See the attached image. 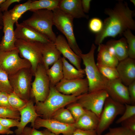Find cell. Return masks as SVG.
Here are the masks:
<instances>
[{"instance_id":"obj_2","label":"cell","mask_w":135,"mask_h":135,"mask_svg":"<svg viewBox=\"0 0 135 135\" xmlns=\"http://www.w3.org/2000/svg\"><path fill=\"white\" fill-rule=\"evenodd\" d=\"M78 97L64 94L58 91L55 86L50 84L49 92L47 98L44 102L36 103L34 106L35 110L42 118L50 119L57 110L76 102Z\"/></svg>"},{"instance_id":"obj_18","label":"cell","mask_w":135,"mask_h":135,"mask_svg":"<svg viewBox=\"0 0 135 135\" xmlns=\"http://www.w3.org/2000/svg\"><path fill=\"white\" fill-rule=\"evenodd\" d=\"M119 78L128 86L135 81V60L128 57L120 61L116 67Z\"/></svg>"},{"instance_id":"obj_29","label":"cell","mask_w":135,"mask_h":135,"mask_svg":"<svg viewBox=\"0 0 135 135\" xmlns=\"http://www.w3.org/2000/svg\"><path fill=\"white\" fill-rule=\"evenodd\" d=\"M51 118L67 124H74L75 122L70 112L64 107L57 110L53 114Z\"/></svg>"},{"instance_id":"obj_23","label":"cell","mask_w":135,"mask_h":135,"mask_svg":"<svg viewBox=\"0 0 135 135\" xmlns=\"http://www.w3.org/2000/svg\"><path fill=\"white\" fill-rule=\"evenodd\" d=\"M98 46L96 64L116 67L119 62L116 57L110 53L105 44Z\"/></svg>"},{"instance_id":"obj_7","label":"cell","mask_w":135,"mask_h":135,"mask_svg":"<svg viewBox=\"0 0 135 135\" xmlns=\"http://www.w3.org/2000/svg\"><path fill=\"white\" fill-rule=\"evenodd\" d=\"M42 44L39 42H28L17 39L15 42V46L20 57L30 63L34 76L38 65L43 64Z\"/></svg>"},{"instance_id":"obj_47","label":"cell","mask_w":135,"mask_h":135,"mask_svg":"<svg viewBox=\"0 0 135 135\" xmlns=\"http://www.w3.org/2000/svg\"><path fill=\"white\" fill-rule=\"evenodd\" d=\"M14 132L11 130L10 128H7L2 125L0 123V134H12Z\"/></svg>"},{"instance_id":"obj_44","label":"cell","mask_w":135,"mask_h":135,"mask_svg":"<svg viewBox=\"0 0 135 135\" xmlns=\"http://www.w3.org/2000/svg\"><path fill=\"white\" fill-rule=\"evenodd\" d=\"M69 135H98L96 130H85L76 128Z\"/></svg>"},{"instance_id":"obj_38","label":"cell","mask_w":135,"mask_h":135,"mask_svg":"<svg viewBox=\"0 0 135 135\" xmlns=\"http://www.w3.org/2000/svg\"><path fill=\"white\" fill-rule=\"evenodd\" d=\"M19 120L10 118H0V123L4 126L8 128L14 126L18 127L19 125Z\"/></svg>"},{"instance_id":"obj_26","label":"cell","mask_w":135,"mask_h":135,"mask_svg":"<svg viewBox=\"0 0 135 135\" xmlns=\"http://www.w3.org/2000/svg\"><path fill=\"white\" fill-rule=\"evenodd\" d=\"M46 72L50 80V84L55 86L63 78L61 58L54 63L50 68L46 70Z\"/></svg>"},{"instance_id":"obj_39","label":"cell","mask_w":135,"mask_h":135,"mask_svg":"<svg viewBox=\"0 0 135 135\" xmlns=\"http://www.w3.org/2000/svg\"><path fill=\"white\" fill-rule=\"evenodd\" d=\"M121 124L122 126L135 133V116L125 120Z\"/></svg>"},{"instance_id":"obj_48","label":"cell","mask_w":135,"mask_h":135,"mask_svg":"<svg viewBox=\"0 0 135 135\" xmlns=\"http://www.w3.org/2000/svg\"><path fill=\"white\" fill-rule=\"evenodd\" d=\"M42 132L44 135H58L46 129L44 130Z\"/></svg>"},{"instance_id":"obj_17","label":"cell","mask_w":135,"mask_h":135,"mask_svg":"<svg viewBox=\"0 0 135 135\" xmlns=\"http://www.w3.org/2000/svg\"><path fill=\"white\" fill-rule=\"evenodd\" d=\"M20 121L17 128L14 131L16 135H20L24 128L28 123L33 128L35 120L39 115L36 112L34 102L32 99L28 101L26 106L19 110Z\"/></svg>"},{"instance_id":"obj_43","label":"cell","mask_w":135,"mask_h":135,"mask_svg":"<svg viewBox=\"0 0 135 135\" xmlns=\"http://www.w3.org/2000/svg\"><path fill=\"white\" fill-rule=\"evenodd\" d=\"M8 95L5 93L0 92V106L12 109L8 102Z\"/></svg>"},{"instance_id":"obj_45","label":"cell","mask_w":135,"mask_h":135,"mask_svg":"<svg viewBox=\"0 0 135 135\" xmlns=\"http://www.w3.org/2000/svg\"><path fill=\"white\" fill-rule=\"evenodd\" d=\"M21 1L20 0H6L1 5L0 9L2 12L7 11L11 4L16 2H19Z\"/></svg>"},{"instance_id":"obj_34","label":"cell","mask_w":135,"mask_h":135,"mask_svg":"<svg viewBox=\"0 0 135 135\" xmlns=\"http://www.w3.org/2000/svg\"><path fill=\"white\" fill-rule=\"evenodd\" d=\"M67 106L66 108L70 112L75 121L82 116L86 110L81 105L76 102L70 103Z\"/></svg>"},{"instance_id":"obj_36","label":"cell","mask_w":135,"mask_h":135,"mask_svg":"<svg viewBox=\"0 0 135 135\" xmlns=\"http://www.w3.org/2000/svg\"><path fill=\"white\" fill-rule=\"evenodd\" d=\"M125 110L122 116L116 121L117 124L121 123L125 120L135 116V105L126 104Z\"/></svg>"},{"instance_id":"obj_13","label":"cell","mask_w":135,"mask_h":135,"mask_svg":"<svg viewBox=\"0 0 135 135\" xmlns=\"http://www.w3.org/2000/svg\"><path fill=\"white\" fill-rule=\"evenodd\" d=\"M41 127L45 128L57 135L62 134L63 135H69L76 129L74 124H66L52 118L44 119L38 117L35 120L33 128L38 129Z\"/></svg>"},{"instance_id":"obj_27","label":"cell","mask_w":135,"mask_h":135,"mask_svg":"<svg viewBox=\"0 0 135 135\" xmlns=\"http://www.w3.org/2000/svg\"><path fill=\"white\" fill-rule=\"evenodd\" d=\"M60 0H32L30 5V11H34L43 9L52 10L58 8Z\"/></svg>"},{"instance_id":"obj_12","label":"cell","mask_w":135,"mask_h":135,"mask_svg":"<svg viewBox=\"0 0 135 135\" xmlns=\"http://www.w3.org/2000/svg\"><path fill=\"white\" fill-rule=\"evenodd\" d=\"M55 87L58 91L64 94L76 96L88 92L89 89L86 78L69 80L62 79Z\"/></svg>"},{"instance_id":"obj_4","label":"cell","mask_w":135,"mask_h":135,"mask_svg":"<svg viewBox=\"0 0 135 135\" xmlns=\"http://www.w3.org/2000/svg\"><path fill=\"white\" fill-rule=\"evenodd\" d=\"M32 12V16L22 22L54 43L56 36L52 30L54 25L52 11L43 9Z\"/></svg>"},{"instance_id":"obj_16","label":"cell","mask_w":135,"mask_h":135,"mask_svg":"<svg viewBox=\"0 0 135 135\" xmlns=\"http://www.w3.org/2000/svg\"><path fill=\"white\" fill-rule=\"evenodd\" d=\"M15 24L16 28L14 33L16 39L42 43L51 41L46 37L22 22L19 24L18 22Z\"/></svg>"},{"instance_id":"obj_51","label":"cell","mask_w":135,"mask_h":135,"mask_svg":"<svg viewBox=\"0 0 135 135\" xmlns=\"http://www.w3.org/2000/svg\"><path fill=\"white\" fill-rule=\"evenodd\" d=\"M6 0H0V6Z\"/></svg>"},{"instance_id":"obj_33","label":"cell","mask_w":135,"mask_h":135,"mask_svg":"<svg viewBox=\"0 0 135 135\" xmlns=\"http://www.w3.org/2000/svg\"><path fill=\"white\" fill-rule=\"evenodd\" d=\"M8 99L12 108L18 111L26 106L27 102L21 99L13 92L8 94Z\"/></svg>"},{"instance_id":"obj_30","label":"cell","mask_w":135,"mask_h":135,"mask_svg":"<svg viewBox=\"0 0 135 135\" xmlns=\"http://www.w3.org/2000/svg\"><path fill=\"white\" fill-rule=\"evenodd\" d=\"M96 65L100 72L108 80L119 78L116 67L97 64Z\"/></svg>"},{"instance_id":"obj_49","label":"cell","mask_w":135,"mask_h":135,"mask_svg":"<svg viewBox=\"0 0 135 135\" xmlns=\"http://www.w3.org/2000/svg\"><path fill=\"white\" fill-rule=\"evenodd\" d=\"M3 13L0 9V25L1 26H3Z\"/></svg>"},{"instance_id":"obj_15","label":"cell","mask_w":135,"mask_h":135,"mask_svg":"<svg viewBox=\"0 0 135 135\" xmlns=\"http://www.w3.org/2000/svg\"><path fill=\"white\" fill-rule=\"evenodd\" d=\"M105 90L114 100L124 104H130L128 87L119 78L108 80Z\"/></svg>"},{"instance_id":"obj_1","label":"cell","mask_w":135,"mask_h":135,"mask_svg":"<svg viewBox=\"0 0 135 135\" xmlns=\"http://www.w3.org/2000/svg\"><path fill=\"white\" fill-rule=\"evenodd\" d=\"M105 13L108 16L103 22L101 31L96 34L95 44H102L106 38H115L123 34L126 30L135 29V22L133 19L134 11L130 10L128 4L120 0L112 8L105 9Z\"/></svg>"},{"instance_id":"obj_9","label":"cell","mask_w":135,"mask_h":135,"mask_svg":"<svg viewBox=\"0 0 135 135\" xmlns=\"http://www.w3.org/2000/svg\"><path fill=\"white\" fill-rule=\"evenodd\" d=\"M35 78L32 84L30 97L34 98L36 103L44 102L50 90V80L46 70L42 64H39L34 72Z\"/></svg>"},{"instance_id":"obj_32","label":"cell","mask_w":135,"mask_h":135,"mask_svg":"<svg viewBox=\"0 0 135 135\" xmlns=\"http://www.w3.org/2000/svg\"><path fill=\"white\" fill-rule=\"evenodd\" d=\"M126 39L128 48V57L135 59V36L131 30L128 29L122 34Z\"/></svg>"},{"instance_id":"obj_25","label":"cell","mask_w":135,"mask_h":135,"mask_svg":"<svg viewBox=\"0 0 135 135\" xmlns=\"http://www.w3.org/2000/svg\"><path fill=\"white\" fill-rule=\"evenodd\" d=\"M107 42L113 47L115 56L119 62L128 57V46L125 38L118 40H111Z\"/></svg>"},{"instance_id":"obj_31","label":"cell","mask_w":135,"mask_h":135,"mask_svg":"<svg viewBox=\"0 0 135 135\" xmlns=\"http://www.w3.org/2000/svg\"><path fill=\"white\" fill-rule=\"evenodd\" d=\"M0 92L8 94L13 92V89L9 81L8 75L0 67Z\"/></svg>"},{"instance_id":"obj_40","label":"cell","mask_w":135,"mask_h":135,"mask_svg":"<svg viewBox=\"0 0 135 135\" xmlns=\"http://www.w3.org/2000/svg\"><path fill=\"white\" fill-rule=\"evenodd\" d=\"M109 135H130V131L122 127L110 128Z\"/></svg>"},{"instance_id":"obj_46","label":"cell","mask_w":135,"mask_h":135,"mask_svg":"<svg viewBox=\"0 0 135 135\" xmlns=\"http://www.w3.org/2000/svg\"><path fill=\"white\" fill-rule=\"evenodd\" d=\"M91 0H81L82 6L83 11L85 13H88L90 8Z\"/></svg>"},{"instance_id":"obj_6","label":"cell","mask_w":135,"mask_h":135,"mask_svg":"<svg viewBox=\"0 0 135 135\" xmlns=\"http://www.w3.org/2000/svg\"><path fill=\"white\" fill-rule=\"evenodd\" d=\"M33 75H34L30 68L22 69L15 74L8 76L13 92L26 102L30 99L31 82Z\"/></svg>"},{"instance_id":"obj_19","label":"cell","mask_w":135,"mask_h":135,"mask_svg":"<svg viewBox=\"0 0 135 135\" xmlns=\"http://www.w3.org/2000/svg\"><path fill=\"white\" fill-rule=\"evenodd\" d=\"M58 50L65 58L67 59L77 69L81 70V58L71 48L66 39L62 35L56 36L54 42Z\"/></svg>"},{"instance_id":"obj_3","label":"cell","mask_w":135,"mask_h":135,"mask_svg":"<svg viewBox=\"0 0 135 135\" xmlns=\"http://www.w3.org/2000/svg\"><path fill=\"white\" fill-rule=\"evenodd\" d=\"M96 46L92 44L89 52L80 56L85 68V74L88 84V92L105 90L108 80L100 72L94 60V53Z\"/></svg>"},{"instance_id":"obj_42","label":"cell","mask_w":135,"mask_h":135,"mask_svg":"<svg viewBox=\"0 0 135 135\" xmlns=\"http://www.w3.org/2000/svg\"><path fill=\"white\" fill-rule=\"evenodd\" d=\"M20 135H44L42 131L37 130L34 128L26 126Z\"/></svg>"},{"instance_id":"obj_53","label":"cell","mask_w":135,"mask_h":135,"mask_svg":"<svg viewBox=\"0 0 135 135\" xmlns=\"http://www.w3.org/2000/svg\"><path fill=\"white\" fill-rule=\"evenodd\" d=\"M109 135V134L108 133L106 134H104V135Z\"/></svg>"},{"instance_id":"obj_20","label":"cell","mask_w":135,"mask_h":135,"mask_svg":"<svg viewBox=\"0 0 135 135\" xmlns=\"http://www.w3.org/2000/svg\"><path fill=\"white\" fill-rule=\"evenodd\" d=\"M58 8L74 18H88L83 11L80 0H60Z\"/></svg>"},{"instance_id":"obj_52","label":"cell","mask_w":135,"mask_h":135,"mask_svg":"<svg viewBox=\"0 0 135 135\" xmlns=\"http://www.w3.org/2000/svg\"><path fill=\"white\" fill-rule=\"evenodd\" d=\"M130 135H135V133L130 131Z\"/></svg>"},{"instance_id":"obj_50","label":"cell","mask_w":135,"mask_h":135,"mask_svg":"<svg viewBox=\"0 0 135 135\" xmlns=\"http://www.w3.org/2000/svg\"><path fill=\"white\" fill-rule=\"evenodd\" d=\"M130 1L133 3L134 5L135 6V0H130Z\"/></svg>"},{"instance_id":"obj_8","label":"cell","mask_w":135,"mask_h":135,"mask_svg":"<svg viewBox=\"0 0 135 135\" xmlns=\"http://www.w3.org/2000/svg\"><path fill=\"white\" fill-rule=\"evenodd\" d=\"M125 109L124 104L114 100L109 96L108 97L105 101L96 130L98 135H101L108 128L118 116L123 114Z\"/></svg>"},{"instance_id":"obj_41","label":"cell","mask_w":135,"mask_h":135,"mask_svg":"<svg viewBox=\"0 0 135 135\" xmlns=\"http://www.w3.org/2000/svg\"><path fill=\"white\" fill-rule=\"evenodd\" d=\"M127 87L130 104L135 105V81Z\"/></svg>"},{"instance_id":"obj_10","label":"cell","mask_w":135,"mask_h":135,"mask_svg":"<svg viewBox=\"0 0 135 135\" xmlns=\"http://www.w3.org/2000/svg\"><path fill=\"white\" fill-rule=\"evenodd\" d=\"M0 67L10 76L22 69L31 68V66L29 61L20 57L16 48L9 51H0Z\"/></svg>"},{"instance_id":"obj_24","label":"cell","mask_w":135,"mask_h":135,"mask_svg":"<svg viewBox=\"0 0 135 135\" xmlns=\"http://www.w3.org/2000/svg\"><path fill=\"white\" fill-rule=\"evenodd\" d=\"M61 59L62 64V79L69 80L83 78L85 74L84 69H77L64 57H62Z\"/></svg>"},{"instance_id":"obj_35","label":"cell","mask_w":135,"mask_h":135,"mask_svg":"<svg viewBox=\"0 0 135 135\" xmlns=\"http://www.w3.org/2000/svg\"><path fill=\"white\" fill-rule=\"evenodd\" d=\"M0 118L20 120L19 111L0 106Z\"/></svg>"},{"instance_id":"obj_54","label":"cell","mask_w":135,"mask_h":135,"mask_svg":"<svg viewBox=\"0 0 135 135\" xmlns=\"http://www.w3.org/2000/svg\"><path fill=\"white\" fill-rule=\"evenodd\" d=\"M2 28V26H0V29L1 28Z\"/></svg>"},{"instance_id":"obj_21","label":"cell","mask_w":135,"mask_h":135,"mask_svg":"<svg viewBox=\"0 0 135 135\" xmlns=\"http://www.w3.org/2000/svg\"><path fill=\"white\" fill-rule=\"evenodd\" d=\"M42 64L46 70L61 58V54L52 41L42 43Z\"/></svg>"},{"instance_id":"obj_28","label":"cell","mask_w":135,"mask_h":135,"mask_svg":"<svg viewBox=\"0 0 135 135\" xmlns=\"http://www.w3.org/2000/svg\"><path fill=\"white\" fill-rule=\"evenodd\" d=\"M32 1L29 0L24 3L16 4L12 9L8 11L14 24L18 22V19L24 12L30 10Z\"/></svg>"},{"instance_id":"obj_14","label":"cell","mask_w":135,"mask_h":135,"mask_svg":"<svg viewBox=\"0 0 135 135\" xmlns=\"http://www.w3.org/2000/svg\"><path fill=\"white\" fill-rule=\"evenodd\" d=\"M3 31L4 36L0 43V51H9L16 48V38L13 22L8 11L3 13Z\"/></svg>"},{"instance_id":"obj_11","label":"cell","mask_w":135,"mask_h":135,"mask_svg":"<svg viewBox=\"0 0 135 135\" xmlns=\"http://www.w3.org/2000/svg\"><path fill=\"white\" fill-rule=\"evenodd\" d=\"M109 96L106 90H102L82 94L79 96L76 102L85 110L94 113L99 118L105 101Z\"/></svg>"},{"instance_id":"obj_5","label":"cell","mask_w":135,"mask_h":135,"mask_svg":"<svg viewBox=\"0 0 135 135\" xmlns=\"http://www.w3.org/2000/svg\"><path fill=\"white\" fill-rule=\"evenodd\" d=\"M52 11L54 25L64 35L71 48L80 56L82 52L77 44L74 33V18L58 8Z\"/></svg>"},{"instance_id":"obj_22","label":"cell","mask_w":135,"mask_h":135,"mask_svg":"<svg viewBox=\"0 0 135 135\" xmlns=\"http://www.w3.org/2000/svg\"><path fill=\"white\" fill-rule=\"evenodd\" d=\"M99 118L92 112L86 110L85 112L74 123L76 128L85 130H96Z\"/></svg>"},{"instance_id":"obj_37","label":"cell","mask_w":135,"mask_h":135,"mask_svg":"<svg viewBox=\"0 0 135 135\" xmlns=\"http://www.w3.org/2000/svg\"><path fill=\"white\" fill-rule=\"evenodd\" d=\"M103 24V22L100 19L97 18H94L89 21L88 28L90 31L96 34L102 30Z\"/></svg>"}]
</instances>
